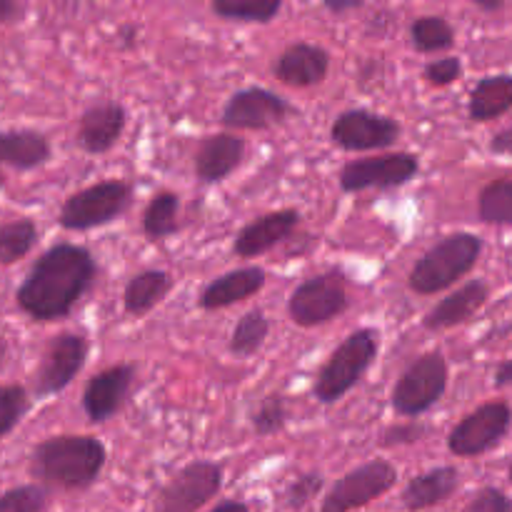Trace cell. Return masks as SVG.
Returning a JSON list of instances; mask_svg holds the SVG:
<instances>
[{
    "label": "cell",
    "instance_id": "obj_25",
    "mask_svg": "<svg viewBox=\"0 0 512 512\" xmlns=\"http://www.w3.org/2000/svg\"><path fill=\"white\" fill-rule=\"evenodd\" d=\"M512 108V78L510 75H495V78L480 80L478 88L470 95V118L490 120L503 115Z\"/></svg>",
    "mask_w": 512,
    "mask_h": 512
},
{
    "label": "cell",
    "instance_id": "obj_16",
    "mask_svg": "<svg viewBox=\"0 0 512 512\" xmlns=\"http://www.w3.org/2000/svg\"><path fill=\"white\" fill-rule=\"evenodd\" d=\"M125 108L115 100L90 105L78 125V145L88 153H108L125 130Z\"/></svg>",
    "mask_w": 512,
    "mask_h": 512
},
{
    "label": "cell",
    "instance_id": "obj_3",
    "mask_svg": "<svg viewBox=\"0 0 512 512\" xmlns=\"http://www.w3.org/2000/svg\"><path fill=\"white\" fill-rule=\"evenodd\" d=\"M380 348V335L373 328H363L350 333L343 343L338 345L328 363L323 365L315 383V398L323 405H333L343 398L345 393L360 383L368 368L373 365L375 355Z\"/></svg>",
    "mask_w": 512,
    "mask_h": 512
},
{
    "label": "cell",
    "instance_id": "obj_36",
    "mask_svg": "<svg viewBox=\"0 0 512 512\" xmlns=\"http://www.w3.org/2000/svg\"><path fill=\"white\" fill-rule=\"evenodd\" d=\"M460 70H463V65H460L458 58L433 60V63L425 68V80H428L430 85H435V88H443V85L455 83V80L460 78Z\"/></svg>",
    "mask_w": 512,
    "mask_h": 512
},
{
    "label": "cell",
    "instance_id": "obj_26",
    "mask_svg": "<svg viewBox=\"0 0 512 512\" xmlns=\"http://www.w3.org/2000/svg\"><path fill=\"white\" fill-rule=\"evenodd\" d=\"M180 198L175 193H158L143 213V233L150 240H163L178 230Z\"/></svg>",
    "mask_w": 512,
    "mask_h": 512
},
{
    "label": "cell",
    "instance_id": "obj_41",
    "mask_svg": "<svg viewBox=\"0 0 512 512\" xmlns=\"http://www.w3.org/2000/svg\"><path fill=\"white\" fill-rule=\"evenodd\" d=\"M495 383L503 388V385H512V360H508L505 365H500L498 375H495Z\"/></svg>",
    "mask_w": 512,
    "mask_h": 512
},
{
    "label": "cell",
    "instance_id": "obj_44",
    "mask_svg": "<svg viewBox=\"0 0 512 512\" xmlns=\"http://www.w3.org/2000/svg\"><path fill=\"white\" fill-rule=\"evenodd\" d=\"M5 360H8V340L0 335V370L5 368Z\"/></svg>",
    "mask_w": 512,
    "mask_h": 512
},
{
    "label": "cell",
    "instance_id": "obj_14",
    "mask_svg": "<svg viewBox=\"0 0 512 512\" xmlns=\"http://www.w3.org/2000/svg\"><path fill=\"white\" fill-rule=\"evenodd\" d=\"M290 115V105L265 88L238 90L223 110V125L233 130H268Z\"/></svg>",
    "mask_w": 512,
    "mask_h": 512
},
{
    "label": "cell",
    "instance_id": "obj_45",
    "mask_svg": "<svg viewBox=\"0 0 512 512\" xmlns=\"http://www.w3.org/2000/svg\"><path fill=\"white\" fill-rule=\"evenodd\" d=\"M510 480H512V468H510Z\"/></svg>",
    "mask_w": 512,
    "mask_h": 512
},
{
    "label": "cell",
    "instance_id": "obj_22",
    "mask_svg": "<svg viewBox=\"0 0 512 512\" xmlns=\"http://www.w3.org/2000/svg\"><path fill=\"white\" fill-rule=\"evenodd\" d=\"M458 488V470L455 468H435L418 475L403 490V503L408 510H428L448 500Z\"/></svg>",
    "mask_w": 512,
    "mask_h": 512
},
{
    "label": "cell",
    "instance_id": "obj_28",
    "mask_svg": "<svg viewBox=\"0 0 512 512\" xmlns=\"http://www.w3.org/2000/svg\"><path fill=\"white\" fill-rule=\"evenodd\" d=\"M283 10L280 0H215L213 13L225 20L243 23H270Z\"/></svg>",
    "mask_w": 512,
    "mask_h": 512
},
{
    "label": "cell",
    "instance_id": "obj_1",
    "mask_svg": "<svg viewBox=\"0 0 512 512\" xmlns=\"http://www.w3.org/2000/svg\"><path fill=\"white\" fill-rule=\"evenodd\" d=\"M95 260L80 245L60 243L45 250L18 288V305L38 323L65 318L90 290Z\"/></svg>",
    "mask_w": 512,
    "mask_h": 512
},
{
    "label": "cell",
    "instance_id": "obj_23",
    "mask_svg": "<svg viewBox=\"0 0 512 512\" xmlns=\"http://www.w3.org/2000/svg\"><path fill=\"white\" fill-rule=\"evenodd\" d=\"M50 158V145L45 135L35 130H8L0 133V165L15 170H30Z\"/></svg>",
    "mask_w": 512,
    "mask_h": 512
},
{
    "label": "cell",
    "instance_id": "obj_40",
    "mask_svg": "<svg viewBox=\"0 0 512 512\" xmlns=\"http://www.w3.org/2000/svg\"><path fill=\"white\" fill-rule=\"evenodd\" d=\"M20 13H23V8H20L18 3H10V0H0V25L10 23V20L18 18Z\"/></svg>",
    "mask_w": 512,
    "mask_h": 512
},
{
    "label": "cell",
    "instance_id": "obj_18",
    "mask_svg": "<svg viewBox=\"0 0 512 512\" xmlns=\"http://www.w3.org/2000/svg\"><path fill=\"white\" fill-rule=\"evenodd\" d=\"M328 68V50L313 43H295L280 53L273 70L280 83L293 85V88H308V85H318L328 75Z\"/></svg>",
    "mask_w": 512,
    "mask_h": 512
},
{
    "label": "cell",
    "instance_id": "obj_21",
    "mask_svg": "<svg viewBox=\"0 0 512 512\" xmlns=\"http://www.w3.org/2000/svg\"><path fill=\"white\" fill-rule=\"evenodd\" d=\"M488 285L483 280H473V283L463 285L460 290H455L453 295H448L445 300H440L428 315H425V328L428 330H448L455 325L465 323L468 318H473L480 308L488 300Z\"/></svg>",
    "mask_w": 512,
    "mask_h": 512
},
{
    "label": "cell",
    "instance_id": "obj_5",
    "mask_svg": "<svg viewBox=\"0 0 512 512\" xmlns=\"http://www.w3.org/2000/svg\"><path fill=\"white\" fill-rule=\"evenodd\" d=\"M133 200V188L123 180H103L70 195L60 208V225L65 230H90L108 225L125 213Z\"/></svg>",
    "mask_w": 512,
    "mask_h": 512
},
{
    "label": "cell",
    "instance_id": "obj_4",
    "mask_svg": "<svg viewBox=\"0 0 512 512\" xmlns=\"http://www.w3.org/2000/svg\"><path fill=\"white\" fill-rule=\"evenodd\" d=\"M480 255V238L455 233L440 240L410 270V288L420 295H433L450 288L455 280L470 273Z\"/></svg>",
    "mask_w": 512,
    "mask_h": 512
},
{
    "label": "cell",
    "instance_id": "obj_33",
    "mask_svg": "<svg viewBox=\"0 0 512 512\" xmlns=\"http://www.w3.org/2000/svg\"><path fill=\"white\" fill-rule=\"evenodd\" d=\"M28 405L30 400L25 388H20V385L0 388V438H5L20 423V418L28 413Z\"/></svg>",
    "mask_w": 512,
    "mask_h": 512
},
{
    "label": "cell",
    "instance_id": "obj_24",
    "mask_svg": "<svg viewBox=\"0 0 512 512\" xmlns=\"http://www.w3.org/2000/svg\"><path fill=\"white\" fill-rule=\"evenodd\" d=\"M170 288H173V280H170V275L163 273V270H145V273H138L135 278H130L128 285H125V310H128L130 315H135V318L148 315L155 305L163 303V298L170 293Z\"/></svg>",
    "mask_w": 512,
    "mask_h": 512
},
{
    "label": "cell",
    "instance_id": "obj_11",
    "mask_svg": "<svg viewBox=\"0 0 512 512\" xmlns=\"http://www.w3.org/2000/svg\"><path fill=\"white\" fill-rule=\"evenodd\" d=\"M330 138L343 150H378L388 148L400 138L398 120L373 110H345L335 118Z\"/></svg>",
    "mask_w": 512,
    "mask_h": 512
},
{
    "label": "cell",
    "instance_id": "obj_20",
    "mask_svg": "<svg viewBox=\"0 0 512 512\" xmlns=\"http://www.w3.org/2000/svg\"><path fill=\"white\" fill-rule=\"evenodd\" d=\"M265 285V270L263 268H240L233 273H225L220 278H215L208 288L200 295V308L205 310H220L228 308V305L240 303V300L253 298L255 293H260Z\"/></svg>",
    "mask_w": 512,
    "mask_h": 512
},
{
    "label": "cell",
    "instance_id": "obj_9",
    "mask_svg": "<svg viewBox=\"0 0 512 512\" xmlns=\"http://www.w3.org/2000/svg\"><path fill=\"white\" fill-rule=\"evenodd\" d=\"M220 485H223V468L220 465L210 463V460L185 465L163 488L155 512L200 510L208 500H213L220 493Z\"/></svg>",
    "mask_w": 512,
    "mask_h": 512
},
{
    "label": "cell",
    "instance_id": "obj_19",
    "mask_svg": "<svg viewBox=\"0 0 512 512\" xmlns=\"http://www.w3.org/2000/svg\"><path fill=\"white\" fill-rule=\"evenodd\" d=\"M245 155V140L235 133H215L200 140L195 153V175L203 183H220L240 165Z\"/></svg>",
    "mask_w": 512,
    "mask_h": 512
},
{
    "label": "cell",
    "instance_id": "obj_43",
    "mask_svg": "<svg viewBox=\"0 0 512 512\" xmlns=\"http://www.w3.org/2000/svg\"><path fill=\"white\" fill-rule=\"evenodd\" d=\"M358 0H348V3H343V0H335V3H325V8L333 10V13H343V10H353L358 8Z\"/></svg>",
    "mask_w": 512,
    "mask_h": 512
},
{
    "label": "cell",
    "instance_id": "obj_42",
    "mask_svg": "<svg viewBox=\"0 0 512 512\" xmlns=\"http://www.w3.org/2000/svg\"><path fill=\"white\" fill-rule=\"evenodd\" d=\"M210 512H250L248 505L238 503V500H228V503H220L218 508L210 510Z\"/></svg>",
    "mask_w": 512,
    "mask_h": 512
},
{
    "label": "cell",
    "instance_id": "obj_38",
    "mask_svg": "<svg viewBox=\"0 0 512 512\" xmlns=\"http://www.w3.org/2000/svg\"><path fill=\"white\" fill-rule=\"evenodd\" d=\"M423 433L420 428H415V425H410V428H390L388 433L383 435V443L385 445H395V443H413L418 435Z\"/></svg>",
    "mask_w": 512,
    "mask_h": 512
},
{
    "label": "cell",
    "instance_id": "obj_29",
    "mask_svg": "<svg viewBox=\"0 0 512 512\" xmlns=\"http://www.w3.org/2000/svg\"><path fill=\"white\" fill-rule=\"evenodd\" d=\"M270 323L265 318L263 310H250L243 318L238 320L233 330V338H230V350H233L238 358H248V355L258 353L263 348L265 338H268Z\"/></svg>",
    "mask_w": 512,
    "mask_h": 512
},
{
    "label": "cell",
    "instance_id": "obj_31",
    "mask_svg": "<svg viewBox=\"0 0 512 512\" xmlns=\"http://www.w3.org/2000/svg\"><path fill=\"white\" fill-rule=\"evenodd\" d=\"M480 218L493 225H512V180H495L480 193Z\"/></svg>",
    "mask_w": 512,
    "mask_h": 512
},
{
    "label": "cell",
    "instance_id": "obj_2",
    "mask_svg": "<svg viewBox=\"0 0 512 512\" xmlns=\"http://www.w3.org/2000/svg\"><path fill=\"white\" fill-rule=\"evenodd\" d=\"M105 445L90 435L48 438L30 455V473L50 488L85 490L105 468Z\"/></svg>",
    "mask_w": 512,
    "mask_h": 512
},
{
    "label": "cell",
    "instance_id": "obj_34",
    "mask_svg": "<svg viewBox=\"0 0 512 512\" xmlns=\"http://www.w3.org/2000/svg\"><path fill=\"white\" fill-rule=\"evenodd\" d=\"M48 493L38 485H23L0 495V512H43Z\"/></svg>",
    "mask_w": 512,
    "mask_h": 512
},
{
    "label": "cell",
    "instance_id": "obj_32",
    "mask_svg": "<svg viewBox=\"0 0 512 512\" xmlns=\"http://www.w3.org/2000/svg\"><path fill=\"white\" fill-rule=\"evenodd\" d=\"M285 420H288V405L283 395H268L253 413V430L260 438H268L285 428Z\"/></svg>",
    "mask_w": 512,
    "mask_h": 512
},
{
    "label": "cell",
    "instance_id": "obj_15",
    "mask_svg": "<svg viewBox=\"0 0 512 512\" xmlns=\"http://www.w3.org/2000/svg\"><path fill=\"white\" fill-rule=\"evenodd\" d=\"M133 380V365H113V368L93 375L83 393V408L90 423H105L113 418L123 408L125 398L133 388Z\"/></svg>",
    "mask_w": 512,
    "mask_h": 512
},
{
    "label": "cell",
    "instance_id": "obj_27",
    "mask_svg": "<svg viewBox=\"0 0 512 512\" xmlns=\"http://www.w3.org/2000/svg\"><path fill=\"white\" fill-rule=\"evenodd\" d=\"M38 240V228L33 220L20 218L13 223L0 225V263L10 265L25 258Z\"/></svg>",
    "mask_w": 512,
    "mask_h": 512
},
{
    "label": "cell",
    "instance_id": "obj_8",
    "mask_svg": "<svg viewBox=\"0 0 512 512\" xmlns=\"http://www.w3.org/2000/svg\"><path fill=\"white\" fill-rule=\"evenodd\" d=\"M398 480V470L388 460H370L333 485L323 500V512H353L388 493Z\"/></svg>",
    "mask_w": 512,
    "mask_h": 512
},
{
    "label": "cell",
    "instance_id": "obj_35",
    "mask_svg": "<svg viewBox=\"0 0 512 512\" xmlns=\"http://www.w3.org/2000/svg\"><path fill=\"white\" fill-rule=\"evenodd\" d=\"M320 490H323V475L305 473L288 485V490H285V503H288V508H303Z\"/></svg>",
    "mask_w": 512,
    "mask_h": 512
},
{
    "label": "cell",
    "instance_id": "obj_12",
    "mask_svg": "<svg viewBox=\"0 0 512 512\" xmlns=\"http://www.w3.org/2000/svg\"><path fill=\"white\" fill-rule=\"evenodd\" d=\"M512 413L505 403H488L470 413L458 428L450 433V450L460 458H473L495 448L505 433L510 430Z\"/></svg>",
    "mask_w": 512,
    "mask_h": 512
},
{
    "label": "cell",
    "instance_id": "obj_17",
    "mask_svg": "<svg viewBox=\"0 0 512 512\" xmlns=\"http://www.w3.org/2000/svg\"><path fill=\"white\" fill-rule=\"evenodd\" d=\"M300 223L298 210H275V213L263 215V218L253 220L245 225L235 238V253L240 258H258V255L268 253L275 245L283 243Z\"/></svg>",
    "mask_w": 512,
    "mask_h": 512
},
{
    "label": "cell",
    "instance_id": "obj_6",
    "mask_svg": "<svg viewBox=\"0 0 512 512\" xmlns=\"http://www.w3.org/2000/svg\"><path fill=\"white\" fill-rule=\"evenodd\" d=\"M448 388V363L440 353L415 360L393 390V410L403 418H415L433 408Z\"/></svg>",
    "mask_w": 512,
    "mask_h": 512
},
{
    "label": "cell",
    "instance_id": "obj_30",
    "mask_svg": "<svg viewBox=\"0 0 512 512\" xmlns=\"http://www.w3.org/2000/svg\"><path fill=\"white\" fill-rule=\"evenodd\" d=\"M410 38L420 53H435V50H445L455 43V30L440 15H423L410 25Z\"/></svg>",
    "mask_w": 512,
    "mask_h": 512
},
{
    "label": "cell",
    "instance_id": "obj_37",
    "mask_svg": "<svg viewBox=\"0 0 512 512\" xmlns=\"http://www.w3.org/2000/svg\"><path fill=\"white\" fill-rule=\"evenodd\" d=\"M465 512H512V503L500 493V490L485 488L470 500L468 510Z\"/></svg>",
    "mask_w": 512,
    "mask_h": 512
},
{
    "label": "cell",
    "instance_id": "obj_7",
    "mask_svg": "<svg viewBox=\"0 0 512 512\" xmlns=\"http://www.w3.org/2000/svg\"><path fill=\"white\" fill-rule=\"evenodd\" d=\"M348 308V290L340 273H323L308 278L290 295L288 313L300 328H315L338 318Z\"/></svg>",
    "mask_w": 512,
    "mask_h": 512
},
{
    "label": "cell",
    "instance_id": "obj_13",
    "mask_svg": "<svg viewBox=\"0 0 512 512\" xmlns=\"http://www.w3.org/2000/svg\"><path fill=\"white\" fill-rule=\"evenodd\" d=\"M85 358H88V340L83 335L63 333L53 338L43 363H40L38 375H35L38 398L55 395L68 388L85 365Z\"/></svg>",
    "mask_w": 512,
    "mask_h": 512
},
{
    "label": "cell",
    "instance_id": "obj_39",
    "mask_svg": "<svg viewBox=\"0 0 512 512\" xmlns=\"http://www.w3.org/2000/svg\"><path fill=\"white\" fill-rule=\"evenodd\" d=\"M493 150H495V153L512 155V128L503 130V133L495 135V138H493Z\"/></svg>",
    "mask_w": 512,
    "mask_h": 512
},
{
    "label": "cell",
    "instance_id": "obj_10",
    "mask_svg": "<svg viewBox=\"0 0 512 512\" xmlns=\"http://www.w3.org/2000/svg\"><path fill=\"white\" fill-rule=\"evenodd\" d=\"M420 163L410 153L378 155V158L353 160L340 173V188L345 193H360V190H390L410 183L418 175Z\"/></svg>",
    "mask_w": 512,
    "mask_h": 512
}]
</instances>
